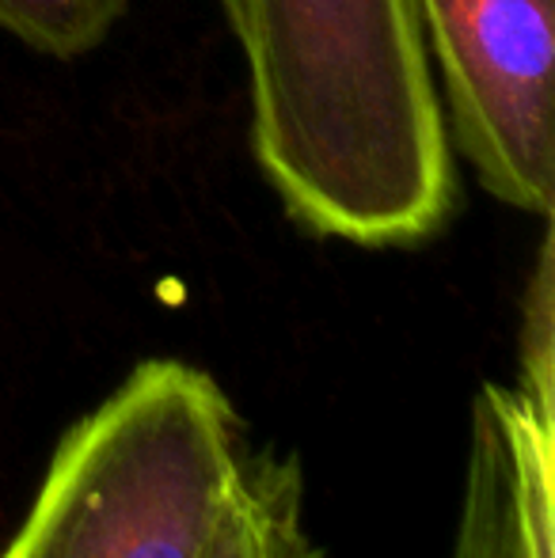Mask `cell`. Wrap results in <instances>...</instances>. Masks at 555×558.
<instances>
[{
    "label": "cell",
    "instance_id": "6da1fadb",
    "mask_svg": "<svg viewBox=\"0 0 555 558\" xmlns=\"http://www.w3.org/2000/svg\"><path fill=\"white\" fill-rule=\"evenodd\" d=\"M252 153L304 232L419 247L457 214V168L419 0H221Z\"/></svg>",
    "mask_w": 555,
    "mask_h": 558
},
{
    "label": "cell",
    "instance_id": "7a4b0ae2",
    "mask_svg": "<svg viewBox=\"0 0 555 558\" xmlns=\"http://www.w3.org/2000/svg\"><path fill=\"white\" fill-rule=\"evenodd\" d=\"M248 445L206 368L145 357L58 437L0 558H206Z\"/></svg>",
    "mask_w": 555,
    "mask_h": 558
},
{
    "label": "cell",
    "instance_id": "3957f363",
    "mask_svg": "<svg viewBox=\"0 0 555 558\" xmlns=\"http://www.w3.org/2000/svg\"><path fill=\"white\" fill-rule=\"evenodd\" d=\"M449 141L518 214L555 209V0H419Z\"/></svg>",
    "mask_w": 555,
    "mask_h": 558
},
{
    "label": "cell",
    "instance_id": "277c9868",
    "mask_svg": "<svg viewBox=\"0 0 555 558\" xmlns=\"http://www.w3.org/2000/svg\"><path fill=\"white\" fill-rule=\"evenodd\" d=\"M449 558H555V414L518 384L475 391Z\"/></svg>",
    "mask_w": 555,
    "mask_h": 558
},
{
    "label": "cell",
    "instance_id": "5b68a950",
    "mask_svg": "<svg viewBox=\"0 0 555 558\" xmlns=\"http://www.w3.org/2000/svg\"><path fill=\"white\" fill-rule=\"evenodd\" d=\"M206 558H324V547L304 521L301 456L275 445H248L217 513Z\"/></svg>",
    "mask_w": 555,
    "mask_h": 558
},
{
    "label": "cell",
    "instance_id": "8992f818",
    "mask_svg": "<svg viewBox=\"0 0 555 558\" xmlns=\"http://www.w3.org/2000/svg\"><path fill=\"white\" fill-rule=\"evenodd\" d=\"M130 12V0H0V31L53 61L99 50Z\"/></svg>",
    "mask_w": 555,
    "mask_h": 558
},
{
    "label": "cell",
    "instance_id": "52a82bcc",
    "mask_svg": "<svg viewBox=\"0 0 555 558\" xmlns=\"http://www.w3.org/2000/svg\"><path fill=\"white\" fill-rule=\"evenodd\" d=\"M518 361H521L518 388L526 391L544 414H555V235H552V217L544 221L533 274H529L526 296H521Z\"/></svg>",
    "mask_w": 555,
    "mask_h": 558
}]
</instances>
